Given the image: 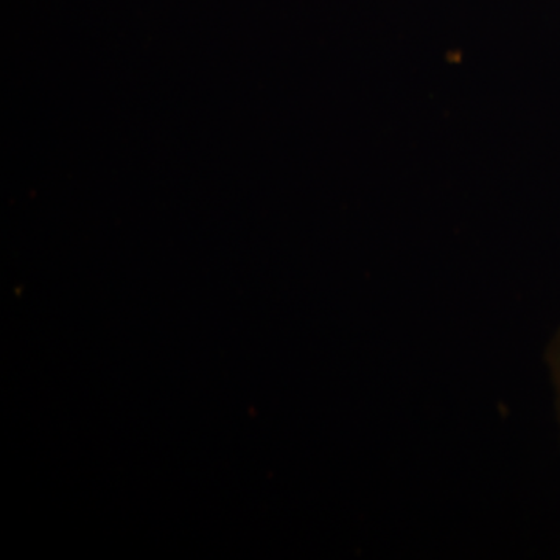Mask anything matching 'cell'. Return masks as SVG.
<instances>
[{"mask_svg":"<svg viewBox=\"0 0 560 560\" xmlns=\"http://www.w3.org/2000/svg\"><path fill=\"white\" fill-rule=\"evenodd\" d=\"M548 364H550L552 377H555L556 386H558L559 394V416H560V330L556 335L555 341L551 342L548 349Z\"/></svg>","mask_w":560,"mask_h":560,"instance_id":"cell-1","label":"cell"}]
</instances>
